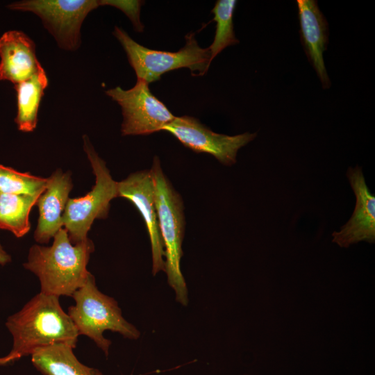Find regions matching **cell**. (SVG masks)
I'll return each mask as SVG.
<instances>
[{"label": "cell", "mask_w": 375, "mask_h": 375, "mask_svg": "<svg viewBox=\"0 0 375 375\" xmlns=\"http://www.w3.org/2000/svg\"><path fill=\"white\" fill-rule=\"evenodd\" d=\"M74 304L67 314L78 334L88 336L104 353L109 354L111 341L103 336L106 331L117 333L124 338L136 340L141 333L122 315L117 301L101 292L96 285L92 274L86 283L72 295Z\"/></svg>", "instance_id": "obj_4"}, {"label": "cell", "mask_w": 375, "mask_h": 375, "mask_svg": "<svg viewBox=\"0 0 375 375\" xmlns=\"http://www.w3.org/2000/svg\"><path fill=\"white\" fill-rule=\"evenodd\" d=\"M12 336L8 355L16 360L35 350L64 343L76 347L78 330L60 303L59 297L40 292L6 323Z\"/></svg>", "instance_id": "obj_1"}, {"label": "cell", "mask_w": 375, "mask_h": 375, "mask_svg": "<svg viewBox=\"0 0 375 375\" xmlns=\"http://www.w3.org/2000/svg\"><path fill=\"white\" fill-rule=\"evenodd\" d=\"M112 34L124 49L137 79L147 83L158 81L164 73L183 67L188 68L192 76H203L211 63L208 47L199 45L194 33L186 35L185 46L176 52L147 48L117 26Z\"/></svg>", "instance_id": "obj_5"}, {"label": "cell", "mask_w": 375, "mask_h": 375, "mask_svg": "<svg viewBox=\"0 0 375 375\" xmlns=\"http://www.w3.org/2000/svg\"><path fill=\"white\" fill-rule=\"evenodd\" d=\"M99 2L100 6H110L122 10L130 19L135 31H143L144 25L140 19V8L144 3L142 1L99 0Z\"/></svg>", "instance_id": "obj_20"}, {"label": "cell", "mask_w": 375, "mask_h": 375, "mask_svg": "<svg viewBox=\"0 0 375 375\" xmlns=\"http://www.w3.org/2000/svg\"><path fill=\"white\" fill-rule=\"evenodd\" d=\"M83 149L95 175V185L85 196L68 199L62 214V224L72 244L88 238L94 221L108 217L110 201L118 197L117 182L114 181L87 135L83 137Z\"/></svg>", "instance_id": "obj_6"}, {"label": "cell", "mask_w": 375, "mask_h": 375, "mask_svg": "<svg viewBox=\"0 0 375 375\" xmlns=\"http://www.w3.org/2000/svg\"><path fill=\"white\" fill-rule=\"evenodd\" d=\"M11 258L3 249L0 244V265H4L6 263L10 262Z\"/></svg>", "instance_id": "obj_21"}, {"label": "cell", "mask_w": 375, "mask_h": 375, "mask_svg": "<svg viewBox=\"0 0 375 375\" xmlns=\"http://www.w3.org/2000/svg\"><path fill=\"white\" fill-rule=\"evenodd\" d=\"M40 195L0 193V228L10 231L17 238L28 233L29 214Z\"/></svg>", "instance_id": "obj_17"}, {"label": "cell", "mask_w": 375, "mask_h": 375, "mask_svg": "<svg viewBox=\"0 0 375 375\" xmlns=\"http://www.w3.org/2000/svg\"><path fill=\"white\" fill-rule=\"evenodd\" d=\"M16 360L8 354L4 357L0 358V365H5L15 361Z\"/></svg>", "instance_id": "obj_22"}, {"label": "cell", "mask_w": 375, "mask_h": 375, "mask_svg": "<svg viewBox=\"0 0 375 375\" xmlns=\"http://www.w3.org/2000/svg\"><path fill=\"white\" fill-rule=\"evenodd\" d=\"M99 6V0H24L7 7L36 15L59 48L74 51L81 44V28L84 19Z\"/></svg>", "instance_id": "obj_7"}, {"label": "cell", "mask_w": 375, "mask_h": 375, "mask_svg": "<svg viewBox=\"0 0 375 375\" xmlns=\"http://www.w3.org/2000/svg\"><path fill=\"white\" fill-rule=\"evenodd\" d=\"M94 246L90 238L72 244L65 228H60L49 247L33 244L24 267L39 278L40 292L70 296L91 276L87 265Z\"/></svg>", "instance_id": "obj_2"}, {"label": "cell", "mask_w": 375, "mask_h": 375, "mask_svg": "<svg viewBox=\"0 0 375 375\" xmlns=\"http://www.w3.org/2000/svg\"><path fill=\"white\" fill-rule=\"evenodd\" d=\"M154 188L159 229L164 246V272L176 301L183 306L189 303V292L181 268L183 254L185 216L183 202L165 175L160 159L155 156L150 169Z\"/></svg>", "instance_id": "obj_3"}, {"label": "cell", "mask_w": 375, "mask_h": 375, "mask_svg": "<svg viewBox=\"0 0 375 375\" xmlns=\"http://www.w3.org/2000/svg\"><path fill=\"white\" fill-rule=\"evenodd\" d=\"M106 94L122 108L123 136L161 131L176 117L151 93L149 83L141 79H137L131 89L124 90L117 86L106 90Z\"/></svg>", "instance_id": "obj_8"}, {"label": "cell", "mask_w": 375, "mask_h": 375, "mask_svg": "<svg viewBox=\"0 0 375 375\" xmlns=\"http://www.w3.org/2000/svg\"><path fill=\"white\" fill-rule=\"evenodd\" d=\"M243 375H247V374H243Z\"/></svg>", "instance_id": "obj_23"}, {"label": "cell", "mask_w": 375, "mask_h": 375, "mask_svg": "<svg viewBox=\"0 0 375 375\" xmlns=\"http://www.w3.org/2000/svg\"><path fill=\"white\" fill-rule=\"evenodd\" d=\"M49 80L43 67L28 79L15 84L17 113L15 122L22 132L33 131L38 124V114Z\"/></svg>", "instance_id": "obj_16"}, {"label": "cell", "mask_w": 375, "mask_h": 375, "mask_svg": "<svg viewBox=\"0 0 375 375\" xmlns=\"http://www.w3.org/2000/svg\"><path fill=\"white\" fill-rule=\"evenodd\" d=\"M47 184V178L22 173L0 165V193L11 194H41Z\"/></svg>", "instance_id": "obj_19"}, {"label": "cell", "mask_w": 375, "mask_h": 375, "mask_svg": "<svg viewBox=\"0 0 375 375\" xmlns=\"http://www.w3.org/2000/svg\"><path fill=\"white\" fill-rule=\"evenodd\" d=\"M347 176L356 196V206L349 220L332 233L333 242L348 248L361 241L375 242V197L365 182L362 168L349 167Z\"/></svg>", "instance_id": "obj_11"}, {"label": "cell", "mask_w": 375, "mask_h": 375, "mask_svg": "<svg viewBox=\"0 0 375 375\" xmlns=\"http://www.w3.org/2000/svg\"><path fill=\"white\" fill-rule=\"evenodd\" d=\"M235 0H218L211 12L212 21L216 22L215 34L212 44L208 47L210 62L225 48L239 43L234 32L233 14Z\"/></svg>", "instance_id": "obj_18"}, {"label": "cell", "mask_w": 375, "mask_h": 375, "mask_svg": "<svg viewBox=\"0 0 375 375\" xmlns=\"http://www.w3.org/2000/svg\"><path fill=\"white\" fill-rule=\"evenodd\" d=\"M117 185L118 197L131 201L145 222L151 243L153 275L164 272V246L158 226L153 181L150 169L134 172L117 182Z\"/></svg>", "instance_id": "obj_10"}, {"label": "cell", "mask_w": 375, "mask_h": 375, "mask_svg": "<svg viewBox=\"0 0 375 375\" xmlns=\"http://www.w3.org/2000/svg\"><path fill=\"white\" fill-rule=\"evenodd\" d=\"M301 42L307 58L319 77L322 88L328 89L331 81L324 61L328 44V24L315 0H297Z\"/></svg>", "instance_id": "obj_12"}, {"label": "cell", "mask_w": 375, "mask_h": 375, "mask_svg": "<svg viewBox=\"0 0 375 375\" xmlns=\"http://www.w3.org/2000/svg\"><path fill=\"white\" fill-rule=\"evenodd\" d=\"M0 81L14 85L24 81L42 68L34 42L20 31H8L0 38Z\"/></svg>", "instance_id": "obj_14"}, {"label": "cell", "mask_w": 375, "mask_h": 375, "mask_svg": "<svg viewBox=\"0 0 375 375\" xmlns=\"http://www.w3.org/2000/svg\"><path fill=\"white\" fill-rule=\"evenodd\" d=\"M182 144L196 153L212 155L222 164L231 166L236 162L240 149L253 140L256 133L227 135L217 133L190 116L175 117L163 128Z\"/></svg>", "instance_id": "obj_9"}, {"label": "cell", "mask_w": 375, "mask_h": 375, "mask_svg": "<svg viewBox=\"0 0 375 375\" xmlns=\"http://www.w3.org/2000/svg\"><path fill=\"white\" fill-rule=\"evenodd\" d=\"M72 189V182L68 172L64 173L57 169L47 178V186L36 203L39 218L34 239L38 243H48L63 226L62 214Z\"/></svg>", "instance_id": "obj_13"}, {"label": "cell", "mask_w": 375, "mask_h": 375, "mask_svg": "<svg viewBox=\"0 0 375 375\" xmlns=\"http://www.w3.org/2000/svg\"><path fill=\"white\" fill-rule=\"evenodd\" d=\"M72 346L58 343L38 349L31 355V362L43 375H103L98 369L81 362Z\"/></svg>", "instance_id": "obj_15"}]
</instances>
